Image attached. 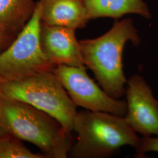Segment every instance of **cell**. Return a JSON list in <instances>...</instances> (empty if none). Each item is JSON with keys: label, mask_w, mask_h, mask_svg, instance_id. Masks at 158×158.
Wrapping results in <instances>:
<instances>
[{"label": "cell", "mask_w": 158, "mask_h": 158, "mask_svg": "<svg viewBox=\"0 0 158 158\" xmlns=\"http://www.w3.org/2000/svg\"><path fill=\"white\" fill-rule=\"evenodd\" d=\"M0 105L1 127L36 145L46 158L68 157L73 138L56 119L19 100L0 98Z\"/></svg>", "instance_id": "obj_1"}, {"label": "cell", "mask_w": 158, "mask_h": 158, "mask_svg": "<svg viewBox=\"0 0 158 158\" xmlns=\"http://www.w3.org/2000/svg\"><path fill=\"white\" fill-rule=\"evenodd\" d=\"M128 41L135 46L140 43L130 18L115 21L107 32L98 38L79 41L85 66L93 72L102 89L117 99L125 94L128 81L123 70V53Z\"/></svg>", "instance_id": "obj_2"}, {"label": "cell", "mask_w": 158, "mask_h": 158, "mask_svg": "<svg viewBox=\"0 0 158 158\" xmlns=\"http://www.w3.org/2000/svg\"><path fill=\"white\" fill-rule=\"evenodd\" d=\"M73 131L77 134L69 156L74 158H103L121 147L136 148L141 139L124 117L89 110L77 112Z\"/></svg>", "instance_id": "obj_3"}, {"label": "cell", "mask_w": 158, "mask_h": 158, "mask_svg": "<svg viewBox=\"0 0 158 158\" xmlns=\"http://www.w3.org/2000/svg\"><path fill=\"white\" fill-rule=\"evenodd\" d=\"M0 98L27 103L56 119L72 134L77 106L54 70L42 72L18 81L0 83Z\"/></svg>", "instance_id": "obj_4"}, {"label": "cell", "mask_w": 158, "mask_h": 158, "mask_svg": "<svg viewBox=\"0 0 158 158\" xmlns=\"http://www.w3.org/2000/svg\"><path fill=\"white\" fill-rule=\"evenodd\" d=\"M42 10L40 0L28 23L11 44L0 53V83L18 81L56 67L41 47Z\"/></svg>", "instance_id": "obj_5"}, {"label": "cell", "mask_w": 158, "mask_h": 158, "mask_svg": "<svg viewBox=\"0 0 158 158\" xmlns=\"http://www.w3.org/2000/svg\"><path fill=\"white\" fill-rule=\"evenodd\" d=\"M86 68L60 65L54 69V73L77 107L125 116L127 102L115 98L102 90L89 76Z\"/></svg>", "instance_id": "obj_6"}, {"label": "cell", "mask_w": 158, "mask_h": 158, "mask_svg": "<svg viewBox=\"0 0 158 158\" xmlns=\"http://www.w3.org/2000/svg\"><path fill=\"white\" fill-rule=\"evenodd\" d=\"M125 91L127 111L125 118L136 133L143 136H158V100L144 79L133 75Z\"/></svg>", "instance_id": "obj_7"}, {"label": "cell", "mask_w": 158, "mask_h": 158, "mask_svg": "<svg viewBox=\"0 0 158 158\" xmlns=\"http://www.w3.org/2000/svg\"><path fill=\"white\" fill-rule=\"evenodd\" d=\"M40 39L44 52L56 66H85L75 30L42 23Z\"/></svg>", "instance_id": "obj_8"}, {"label": "cell", "mask_w": 158, "mask_h": 158, "mask_svg": "<svg viewBox=\"0 0 158 158\" xmlns=\"http://www.w3.org/2000/svg\"><path fill=\"white\" fill-rule=\"evenodd\" d=\"M42 23L76 30L89 21L84 0H40Z\"/></svg>", "instance_id": "obj_9"}, {"label": "cell", "mask_w": 158, "mask_h": 158, "mask_svg": "<svg viewBox=\"0 0 158 158\" xmlns=\"http://www.w3.org/2000/svg\"><path fill=\"white\" fill-rule=\"evenodd\" d=\"M88 18H118L128 14L140 15L149 19L151 13L143 0H84Z\"/></svg>", "instance_id": "obj_10"}, {"label": "cell", "mask_w": 158, "mask_h": 158, "mask_svg": "<svg viewBox=\"0 0 158 158\" xmlns=\"http://www.w3.org/2000/svg\"><path fill=\"white\" fill-rule=\"evenodd\" d=\"M34 0H0V30L17 36L32 17Z\"/></svg>", "instance_id": "obj_11"}, {"label": "cell", "mask_w": 158, "mask_h": 158, "mask_svg": "<svg viewBox=\"0 0 158 158\" xmlns=\"http://www.w3.org/2000/svg\"><path fill=\"white\" fill-rule=\"evenodd\" d=\"M21 141L0 126V158H46L43 153L32 152Z\"/></svg>", "instance_id": "obj_12"}, {"label": "cell", "mask_w": 158, "mask_h": 158, "mask_svg": "<svg viewBox=\"0 0 158 158\" xmlns=\"http://www.w3.org/2000/svg\"><path fill=\"white\" fill-rule=\"evenodd\" d=\"M149 152H158V137L143 136L139 145L136 148V157L145 158L146 153Z\"/></svg>", "instance_id": "obj_13"}, {"label": "cell", "mask_w": 158, "mask_h": 158, "mask_svg": "<svg viewBox=\"0 0 158 158\" xmlns=\"http://www.w3.org/2000/svg\"><path fill=\"white\" fill-rule=\"evenodd\" d=\"M16 38L15 35L0 30V53L4 51Z\"/></svg>", "instance_id": "obj_14"}, {"label": "cell", "mask_w": 158, "mask_h": 158, "mask_svg": "<svg viewBox=\"0 0 158 158\" xmlns=\"http://www.w3.org/2000/svg\"><path fill=\"white\" fill-rule=\"evenodd\" d=\"M1 105H0V117H1Z\"/></svg>", "instance_id": "obj_15"}]
</instances>
